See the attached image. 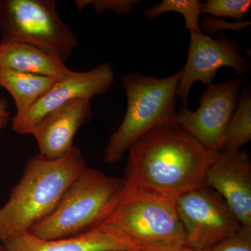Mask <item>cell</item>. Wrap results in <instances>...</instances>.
I'll list each match as a JSON object with an SVG mask.
<instances>
[{"label": "cell", "instance_id": "obj_7", "mask_svg": "<svg viewBox=\"0 0 251 251\" xmlns=\"http://www.w3.org/2000/svg\"><path fill=\"white\" fill-rule=\"evenodd\" d=\"M189 247L207 250L239 232L242 225L224 198L205 184L175 199Z\"/></svg>", "mask_w": 251, "mask_h": 251}, {"label": "cell", "instance_id": "obj_8", "mask_svg": "<svg viewBox=\"0 0 251 251\" xmlns=\"http://www.w3.org/2000/svg\"><path fill=\"white\" fill-rule=\"evenodd\" d=\"M243 77L211 84L200 98V106L192 112L182 106L174 123L212 151H224L225 134L237 107Z\"/></svg>", "mask_w": 251, "mask_h": 251}, {"label": "cell", "instance_id": "obj_6", "mask_svg": "<svg viewBox=\"0 0 251 251\" xmlns=\"http://www.w3.org/2000/svg\"><path fill=\"white\" fill-rule=\"evenodd\" d=\"M0 31L1 41L30 44L64 62L78 45L54 0H0Z\"/></svg>", "mask_w": 251, "mask_h": 251}, {"label": "cell", "instance_id": "obj_5", "mask_svg": "<svg viewBox=\"0 0 251 251\" xmlns=\"http://www.w3.org/2000/svg\"><path fill=\"white\" fill-rule=\"evenodd\" d=\"M103 224L118 229L140 251H168L187 245L175 199L125 185Z\"/></svg>", "mask_w": 251, "mask_h": 251}, {"label": "cell", "instance_id": "obj_23", "mask_svg": "<svg viewBox=\"0 0 251 251\" xmlns=\"http://www.w3.org/2000/svg\"><path fill=\"white\" fill-rule=\"evenodd\" d=\"M168 251H206V250H198V249H194V248L189 247V246L186 245L184 247L178 248V249H174V250Z\"/></svg>", "mask_w": 251, "mask_h": 251}, {"label": "cell", "instance_id": "obj_3", "mask_svg": "<svg viewBox=\"0 0 251 251\" xmlns=\"http://www.w3.org/2000/svg\"><path fill=\"white\" fill-rule=\"evenodd\" d=\"M122 177L86 167L50 213L29 228L31 235L54 240L84 233L103 224L121 197Z\"/></svg>", "mask_w": 251, "mask_h": 251}, {"label": "cell", "instance_id": "obj_2", "mask_svg": "<svg viewBox=\"0 0 251 251\" xmlns=\"http://www.w3.org/2000/svg\"><path fill=\"white\" fill-rule=\"evenodd\" d=\"M87 166L75 145L58 159H48L39 153L29 158L21 179L10 191L9 200L0 208V242L27 232L49 215Z\"/></svg>", "mask_w": 251, "mask_h": 251}, {"label": "cell", "instance_id": "obj_11", "mask_svg": "<svg viewBox=\"0 0 251 251\" xmlns=\"http://www.w3.org/2000/svg\"><path fill=\"white\" fill-rule=\"evenodd\" d=\"M204 184L224 198L242 226L251 227V161L247 151H221Z\"/></svg>", "mask_w": 251, "mask_h": 251}, {"label": "cell", "instance_id": "obj_19", "mask_svg": "<svg viewBox=\"0 0 251 251\" xmlns=\"http://www.w3.org/2000/svg\"><path fill=\"white\" fill-rule=\"evenodd\" d=\"M140 1L136 0H76L75 4L79 11L92 6L97 14L112 11L117 15L126 16L133 14V8Z\"/></svg>", "mask_w": 251, "mask_h": 251}, {"label": "cell", "instance_id": "obj_12", "mask_svg": "<svg viewBox=\"0 0 251 251\" xmlns=\"http://www.w3.org/2000/svg\"><path fill=\"white\" fill-rule=\"evenodd\" d=\"M93 117L91 99H74L46 115L34 131L39 153L48 159H58L74 147L77 130Z\"/></svg>", "mask_w": 251, "mask_h": 251}, {"label": "cell", "instance_id": "obj_20", "mask_svg": "<svg viewBox=\"0 0 251 251\" xmlns=\"http://www.w3.org/2000/svg\"><path fill=\"white\" fill-rule=\"evenodd\" d=\"M206 251H251V227L242 226L237 233Z\"/></svg>", "mask_w": 251, "mask_h": 251}, {"label": "cell", "instance_id": "obj_16", "mask_svg": "<svg viewBox=\"0 0 251 251\" xmlns=\"http://www.w3.org/2000/svg\"><path fill=\"white\" fill-rule=\"evenodd\" d=\"M251 140V93L249 87L240 94L226 130L224 151H237Z\"/></svg>", "mask_w": 251, "mask_h": 251}, {"label": "cell", "instance_id": "obj_18", "mask_svg": "<svg viewBox=\"0 0 251 251\" xmlns=\"http://www.w3.org/2000/svg\"><path fill=\"white\" fill-rule=\"evenodd\" d=\"M251 6V0H208L203 4L201 15L231 18L242 21L248 14Z\"/></svg>", "mask_w": 251, "mask_h": 251}, {"label": "cell", "instance_id": "obj_9", "mask_svg": "<svg viewBox=\"0 0 251 251\" xmlns=\"http://www.w3.org/2000/svg\"><path fill=\"white\" fill-rule=\"evenodd\" d=\"M191 32L189 50L184 69L180 71L181 76L176 94L182 100V106L188 108V94L193 84L213 83L218 70L229 67L243 77L250 70L251 63L239 53L240 46L221 34L216 39H211L203 33Z\"/></svg>", "mask_w": 251, "mask_h": 251}, {"label": "cell", "instance_id": "obj_4", "mask_svg": "<svg viewBox=\"0 0 251 251\" xmlns=\"http://www.w3.org/2000/svg\"><path fill=\"white\" fill-rule=\"evenodd\" d=\"M181 72L164 78L129 73L122 77L127 98L121 125L110 135L103 161H121L126 151L142 135L159 126L175 124L178 84Z\"/></svg>", "mask_w": 251, "mask_h": 251}, {"label": "cell", "instance_id": "obj_1", "mask_svg": "<svg viewBox=\"0 0 251 251\" xmlns=\"http://www.w3.org/2000/svg\"><path fill=\"white\" fill-rule=\"evenodd\" d=\"M128 151L125 186L175 200L204 184L221 153L206 148L176 124L150 130Z\"/></svg>", "mask_w": 251, "mask_h": 251}, {"label": "cell", "instance_id": "obj_17", "mask_svg": "<svg viewBox=\"0 0 251 251\" xmlns=\"http://www.w3.org/2000/svg\"><path fill=\"white\" fill-rule=\"evenodd\" d=\"M204 3L198 0H164L144 11L147 20L153 19L167 12H178L182 15L186 29L190 31L202 33L199 18Z\"/></svg>", "mask_w": 251, "mask_h": 251}, {"label": "cell", "instance_id": "obj_14", "mask_svg": "<svg viewBox=\"0 0 251 251\" xmlns=\"http://www.w3.org/2000/svg\"><path fill=\"white\" fill-rule=\"evenodd\" d=\"M0 69L66 78L74 74L65 62L39 48L19 41H0Z\"/></svg>", "mask_w": 251, "mask_h": 251}, {"label": "cell", "instance_id": "obj_15", "mask_svg": "<svg viewBox=\"0 0 251 251\" xmlns=\"http://www.w3.org/2000/svg\"><path fill=\"white\" fill-rule=\"evenodd\" d=\"M58 80L54 77L0 69V87L11 94L19 118L49 92Z\"/></svg>", "mask_w": 251, "mask_h": 251}, {"label": "cell", "instance_id": "obj_22", "mask_svg": "<svg viewBox=\"0 0 251 251\" xmlns=\"http://www.w3.org/2000/svg\"><path fill=\"white\" fill-rule=\"evenodd\" d=\"M9 121L10 112L7 99L0 97V130L6 128Z\"/></svg>", "mask_w": 251, "mask_h": 251}, {"label": "cell", "instance_id": "obj_10", "mask_svg": "<svg viewBox=\"0 0 251 251\" xmlns=\"http://www.w3.org/2000/svg\"><path fill=\"white\" fill-rule=\"evenodd\" d=\"M114 81L115 73L109 62L87 72H74L70 76L57 80L22 117H13L11 128L18 134L31 135L36 125L50 112L74 99H92L106 94Z\"/></svg>", "mask_w": 251, "mask_h": 251}, {"label": "cell", "instance_id": "obj_13", "mask_svg": "<svg viewBox=\"0 0 251 251\" xmlns=\"http://www.w3.org/2000/svg\"><path fill=\"white\" fill-rule=\"evenodd\" d=\"M4 251H140L118 229L102 224L73 237L44 240L29 232L1 242Z\"/></svg>", "mask_w": 251, "mask_h": 251}, {"label": "cell", "instance_id": "obj_21", "mask_svg": "<svg viewBox=\"0 0 251 251\" xmlns=\"http://www.w3.org/2000/svg\"><path fill=\"white\" fill-rule=\"evenodd\" d=\"M251 22L245 21V22L229 23L221 20L215 19L210 16H204L201 21V30L211 33V34L217 32L221 29H229L232 30L240 31L244 28L250 25Z\"/></svg>", "mask_w": 251, "mask_h": 251}, {"label": "cell", "instance_id": "obj_24", "mask_svg": "<svg viewBox=\"0 0 251 251\" xmlns=\"http://www.w3.org/2000/svg\"><path fill=\"white\" fill-rule=\"evenodd\" d=\"M0 251H4V248H3L2 244L0 242Z\"/></svg>", "mask_w": 251, "mask_h": 251}]
</instances>
